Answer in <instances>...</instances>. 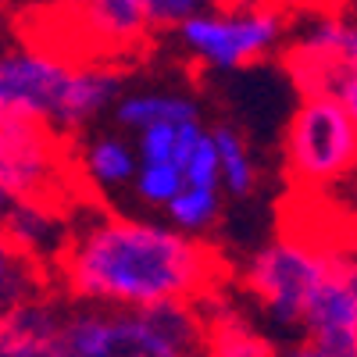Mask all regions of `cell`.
Listing matches in <instances>:
<instances>
[{
    "label": "cell",
    "instance_id": "6da1fadb",
    "mask_svg": "<svg viewBox=\"0 0 357 357\" xmlns=\"http://www.w3.org/2000/svg\"><path fill=\"white\" fill-rule=\"evenodd\" d=\"M54 264L72 301L97 307L200 304L222 279V261L204 236L132 215L79 222Z\"/></svg>",
    "mask_w": 357,
    "mask_h": 357
},
{
    "label": "cell",
    "instance_id": "7a4b0ae2",
    "mask_svg": "<svg viewBox=\"0 0 357 357\" xmlns=\"http://www.w3.org/2000/svg\"><path fill=\"white\" fill-rule=\"evenodd\" d=\"M204 311L190 301L151 307L65 311L57 357H190L204 354Z\"/></svg>",
    "mask_w": 357,
    "mask_h": 357
},
{
    "label": "cell",
    "instance_id": "3957f363",
    "mask_svg": "<svg viewBox=\"0 0 357 357\" xmlns=\"http://www.w3.org/2000/svg\"><path fill=\"white\" fill-rule=\"evenodd\" d=\"M343 257H350V247L307 229H286L254 254L243 286L279 329L296 333L307 301Z\"/></svg>",
    "mask_w": 357,
    "mask_h": 357
},
{
    "label": "cell",
    "instance_id": "277c9868",
    "mask_svg": "<svg viewBox=\"0 0 357 357\" xmlns=\"http://www.w3.org/2000/svg\"><path fill=\"white\" fill-rule=\"evenodd\" d=\"M183 54L204 72H243L282 50L289 36L286 11L272 4H211L172 29Z\"/></svg>",
    "mask_w": 357,
    "mask_h": 357
},
{
    "label": "cell",
    "instance_id": "5b68a950",
    "mask_svg": "<svg viewBox=\"0 0 357 357\" xmlns=\"http://www.w3.org/2000/svg\"><path fill=\"white\" fill-rule=\"evenodd\" d=\"M289 183L325 193L350 178L357 161V111L329 97H301L282 139Z\"/></svg>",
    "mask_w": 357,
    "mask_h": 357
},
{
    "label": "cell",
    "instance_id": "8992f818",
    "mask_svg": "<svg viewBox=\"0 0 357 357\" xmlns=\"http://www.w3.org/2000/svg\"><path fill=\"white\" fill-rule=\"evenodd\" d=\"M282 72L301 97H329L357 111V29L340 11L314 15L282 43Z\"/></svg>",
    "mask_w": 357,
    "mask_h": 357
},
{
    "label": "cell",
    "instance_id": "52a82bcc",
    "mask_svg": "<svg viewBox=\"0 0 357 357\" xmlns=\"http://www.w3.org/2000/svg\"><path fill=\"white\" fill-rule=\"evenodd\" d=\"M65 132L36 122H0V211L22 197H57L68 186Z\"/></svg>",
    "mask_w": 357,
    "mask_h": 357
},
{
    "label": "cell",
    "instance_id": "ba28073f",
    "mask_svg": "<svg viewBox=\"0 0 357 357\" xmlns=\"http://www.w3.org/2000/svg\"><path fill=\"white\" fill-rule=\"evenodd\" d=\"M72 57L54 47H8L0 50V122H36L54 129L61 89Z\"/></svg>",
    "mask_w": 357,
    "mask_h": 357
},
{
    "label": "cell",
    "instance_id": "9c48e42d",
    "mask_svg": "<svg viewBox=\"0 0 357 357\" xmlns=\"http://www.w3.org/2000/svg\"><path fill=\"white\" fill-rule=\"evenodd\" d=\"M301 350L314 357H354L357 354V268L354 257H343L321 279L307 301L301 325Z\"/></svg>",
    "mask_w": 357,
    "mask_h": 357
},
{
    "label": "cell",
    "instance_id": "30bf717a",
    "mask_svg": "<svg viewBox=\"0 0 357 357\" xmlns=\"http://www.w3.org/2000/svg\"><path fill=\"white\" fill-rule=\"evenodd\" d=\"M57 15L75 25L79 47L89 57H129L154 33L143 0H72Z\"/></svg>",
    "mask_w": 357,
    "mask_h": 357
},
{
    "label": "cell",
    "instance_id": "8fae6325",
    "mask_svg": "<svg viewBox=\"0 0 357 357\" xmlns=\"http://www.w3.org/2000/svg\"><path fill=\"white\" fill-rule=\"evenodd\" d=\"M122 89H126V72L111 65V57L72 61V72L61 89V104H57V114H54V129L79 132L86 126H93L97 118L111 111Z\"/></svg>",
    "mask_w": 357,
    "mask_h": 357
},
{
    "label": "cell",
    "instance_id": "7c38bea8",
    "mask_svg": "<svg viewBox=\"0 0 357 357\" xmlns=\"http://www.w3.org/2000/svg\"><path fill=\"white\" fill-rule=\"evenodd\" d=\"M68 215L61 211L57 197H22L0 211V232L36 264H54L68 240Z\"/></svg>",
    "mask_w": 357,
    "mask_h": 357
},
{
    "label": "cell",
    "instance_id": "4fadbf2b",
    "mask_svg": "<svg viewBox=\"0 0 357 357\" xmlns=\"http://www.w3.org/2000/svg\"><path fill=\"white\" fill-rule=\"evenodd\" d=\"M61 321L65 307L36 289L0 318V357H57Z\"/></svg>",
    "mask_w": 357,
    "mask_h": 357
},
{
    "label": "cell",
    "instance_id": "5bb4252c",
    "mask_svg": "<svg viewBox=\"0 0 357 357\" xmlns=\"http://www.w3.org/2000/svg\"><path fill=\"white\" fill-rule=\"evenodd\" d=\"M136 146L129 139V132H100L93 139L82 143L75 172L86 178L97 193H114V190H126L136 175Z\"/></svg>",
    "mask_w": 357,
    "mask_h": 357
},
{
    "label": "cell",
    "instance_id": "9a60e30c",
    "mask_svg": "<svg viewBox=\"0 0 357 357\" xmlns=\"http://www.w3.org/2000/svg\"><path fill=\"white\" fill-rule=\"evenodd\" d=\"M114 126L122 132H136L151 122H168V118H204V107L197 97L178 93V89H136V93H118L111 104Z\"/></svg>",
    "mask_w": 357,
    "mask_h": 357
},
{
    "label": "cell",
    "instance_id": "2e32d148",
    "mask_svg": "<svg viewBox=\"0 0 357 357\" xmlns=\"http://www.w3.org/2000/svg\"><path fill=\"white\" fill-rule=\"evenodd\" d=\"M207 132H211L215 154H218V186H222V193H229L232 200H247L261 183V168H257V158L250 151V143L243 139L240 129H232L225 122L211 126Z\"/></svg>",
    "mask_w": 357,
    "mask_h": 357
},
{
    "label": "cell",
    "instance_id": "e0dca14e",
    "mask_svg": "<svg viewBox=\"0 0 357 357\" xmlns=\"http://www.w3.org/2000/svg\"><path fill=\"white\" fill-rule=\"evenodd\" d=\"M204 118H168V122H151L132 132V146L139 161H161V165H178L193 146V139L204 132Z\"/></svg>",
    "mask_w": 357,
    "mask_h": 357
},
{
    "label": "cell",
    "instance_id": "ac0fdd59",
    "mask_svg": "<svg viewBox=\"0 0 357 357\" xmlns=\"http://www.w3.org/2000/svg\"><path fill=\"white\" fill-rule=\"evenodd\" d=\"M222 207H225V193L222 186H200V183H186L175 190V197L161 207L168 225L183 229L190 236H207L218 218H222Z\"/></svg>",
    "mask_w": 357,
    "mask_h": 357
},
{
    "label": "cell",
    "instance_id": "d6986e66",
    "mask_svg": "<svg viewBox=\"0 0 357 357\" xmlns=\"http://www.w3.org/2000/svg\"><path fill=\"white\" fill-rule=\"evenodd\" d=\"M204 329H207L204 350H211V354H229V357L272 354V343H264V336L254 329V325L236 318V314H218V318L204 314Z\"/></svg>",
    "mask_w": 357,
    "mask_h": 357
},
{
    "label": "cell",
    "instance_id": "ffe728a7",
    "mask_svg": "<svg viewBox=\"0 0 357 357\" xmlns=\"http://www.w3.org/2000/svg\"><path fill=\"white\" fill-rule=\"evenodd\" d=\"M40 286V264L29 261L22 250L11 247V240L0 232V318H4L18 301L33 296Z\"/></svg>",
    "mask_w": 357,
    "mask_h": 357
},
{
    "label": "cell",
    "instance_id": "44dd1931",
    "mask_svg": "<svg viewBox=\"0 0 357 357\" xmlns=\"http://www.w3.org/2000/svg\"><path fill=\"white\" fill-rule=\"evenodd\" d=\"M178 186H183V168L178 165H161V161H139L132 183H129L132 197L143 207H154V211H161V207L175 197Z\"/></svg>",
    "mask_w": 357,
    "mask_h": 357
},
{
    "label": "cell",
    "instance_id": "7402d4cb",
    "mask_svg": "<svg viewBox=\"0 0 357 357\" xmlns=\"http://www.w3.org/2000/svg\"><path fill=\"white\" fill-rule=\"evenodd\" d=\"M183 178L186 183H200V186H218V154H215V143L207 129L193 139V146L183 158Z\"/></svg>",
    "mask_w": 357,
    "mask_h": 357
},
{
    "label": "cell",
    "instance_id": "603a6c76",
    "mask_svg": "<svg viewBox=\"0 0 357 357\" xmlns=\"http://www.w3.org/2000/svg\"><path fill=\"white\" fill-rule=\"evenodd\" d=\"M143 4H146V18H151V25L154 29H168L172 33L175 25H183L186 18H193L197 11L218 4V0H143Z\"/></svg>",
    "mask_w": 357,
    "mask_h": 357
},
{
    "label": "cell",
    "instance_id": "cb8c5ba5",
    "mask_svg": "<svg viewBox=\"0 0 357 357\" xmlns=\"http://www.w3.org/2000/svg\"><path fill=\"white\" fill-rule=\"evenodd\" d=\"M33 4H40V8H47V11H65L72 0H33Z\"/></svg>",
    "mask_w": 357,
    "mask_h": 357
}]
</instances>
